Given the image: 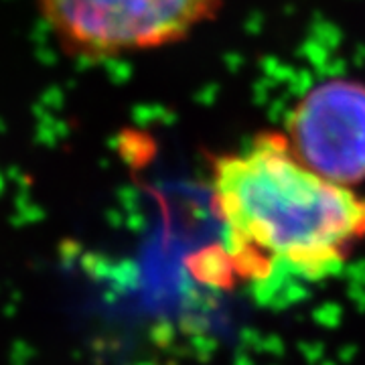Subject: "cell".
I'll return each instance as SVG.
<instances>
[{"label": "cell", "mask_w": 365, "mask_h": 365, "mask_svg": "<svg viewBox=\"0 0 365 365\" xmlns=\"http://www.w3.org/2000/svg\"><path fill=\"white\" fill-rule=\"evenodd\" d=\"M292 153L329 181H365V83L335 78L317 83L290 110L284 128Z\"/></svg>", "instance_id": "3"}, {"label": "cell", "mask_w": 365, "mask_h": 365, "mask_svg": "<svg viewBox=\"0 0 365 365\" xmlns=\"http://www.w3.org/2000/svg\"><path fill=\"white\" fill-rule=\"evenodd\" d=\"M61 53L104 63L189 39L217 19L223 0H35Z\"/></svg>", "instance_id": "2"}, {"label": "cell", "mask_w": 365, "mask_h": 365, "mask_svg": "<svg viewBox=\"0 0 365 365\" xmlns=\"http://www.w3.org/2000/svg\"><path fill=\"white\" fill-rule=\"evenodd\" d=\"M209 170L217 252L260 300L333 278L365 240V195L309 169L282 130L258 132Z\"/></svg>", "instance_id": "1"}]
</instances>
